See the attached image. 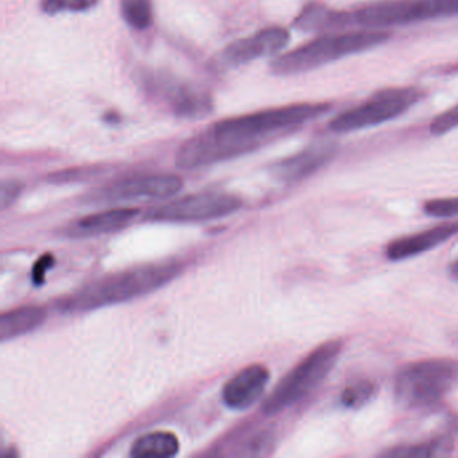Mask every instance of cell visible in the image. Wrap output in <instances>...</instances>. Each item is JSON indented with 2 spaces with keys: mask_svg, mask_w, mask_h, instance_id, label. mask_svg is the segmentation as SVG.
I'll return each mask as SVG.
<instances>
[{
  "mask_svg": "<svg viewBox=\"0 0 458 458\" xmlns=\"http://www.w3.org/2000/svg\"><path fill=\"white\" fill-rule=\"evenodd\" d=\"M329 108L328 103H299L221 120L182 144L176 165L197 170L241 157L323 116Z\"/></svg>",
  "mask_w": 458,
  "mask_h": 458,
  "instance_id": "cell-1",
  "label": "cell"
},
{
  "mask_svg": "<svg viewBox=\"0 0 458 458\" xmlns=\"http://www.w3.org/2000/svg\"><path fill=\"white\" fill-rule=\"evenodd\" d=\"M181 272V265L174 262L131 267L84 286L60 301L58 307L64 312L79 313L122 304L152 293L178 277Z\"/></svg>",
  "mask_w": 458,
  "mask_h": 458,
  "instance_id": "cell-2",
  "label": "cell"
},
{
  "mask_svg": "<svg viewBox=\"0 0 458 458\" xmlns=\"http://www.w3.org/2000/svg\"><path fill=\"white\" fill-rule=\"evenodd\" d=\"M390 39L386 31L369 30L324 34L313 41L276 58L270 71L276 76H294L315 71L327 64L380 47Z\"/></svg>",
  "mask_w": 458,
  "mask_h": 458,
  "instance_id": "cell-3",
  "label": "cell"
},
{
  "mask_svg": "<svg viewBox=\"0 0 458 458\" xmlns=\"http://www.w3.org/2000/svg\"><path fill=\"white\" fill-rule=\"evenodd\" d=\"M457 387L458 360L436 358L402 367L394 391L402 406L420 409L438 403Z\"/></svg>",
  "mask_w": 458,
  "mask_h": 458,
  "instance_id": "cell-4",
  "label": "cell"
},
{
  "mask_svg": "<svg viewBox=\"0 0 458 458\" xmlns=\"http://www.w3.org/2000/svg\"><path fill=\"white\" fill-rule=\"evenodd\" d=\"M342 352V340H329L316 347L273 388L262 404V412L273 417L304 399L328 377Z\"/></svg>",
  "mask_w": 458,
  "mask_h": 458,
  "instance_id": "cell-5",
  "label": "cell"
},
{
  "mask_svg": "<svg viewBox=\"0 0 458 458\" xmlns=\"http://www.w3.org/2000/svg\"><path fill=\"white\" fill-rule=\"evenodd\" d=\"M458 17V0H385L347 12V25L369 30Z\"/></svg>",
  "mask_w": 458,
  "mask_h": 458,
  "instance_id": "cell-6",
  "label": "cell"
},
{
  "mask_svg": "<svg viewBox=\"0 0 458 458\" xmlns=\"http://www.w3.org/2000/svg\"><path fill=\"white\" fill-rule=\"evenodd\" d=\"M136 79L152 101L179 119H203L213 112V98L198 85L152 69H139Z\"/></svg>",
  "mask_w": 458,
  "mask_h": 458,
  "instance_id": "cell-7",
  "label": "cell"
},
{
  "mask_svg": "<svg viewBox=\"0 0 458 458\" xmlns=\"http://www.w3.org/2000/svg\"><path fill=\"white\" fill-rule=\"evenodd\" d=\"M422 96L423 93L415 88L377 90L363 103L334 117L328 128L335 133H348L385 124L406 114Z\"/></svg>",
  "mask_w": 458,
  "mask_h": 458,
  "instance_id": "cell-8",
  "label": "cell"
},
{
  "mask_svg": "<svg viewBox=\"0 0 458 458\" xmlns=\"http://www.w3.org/2000/svg\"><path fill=\"white\" fill-rule=\"evenodd\" d=\"M242 200L227 192H198L155 208L146 218L157 222H206L237 213Z\"/></svg>",
  "mask_w": 458,
  "mask_h": 458,
  "instance_id": "cell-9",
  "label": "cell"
},
{
  "mask_svg": "<svg viewBox=\"0 0 458 458\" xmlns=\"http://www.w3.org/2000/svg\"><path fill=\"white\" fill-rule=\"evenodd\" d=\"M182 187L183 181L174 174H138L101 187L92 199L98 203L163 200L178 194Z\"/></svg>",
  "mask_w": 458,
  "mask_h": 458,
  "instance_id": "cell-10",
  "label": "cell"
},
{
  "mask_svg": "<svg viewBox=\"0 0 458 458\" xmlns=\"http://www.w3.org/2000/svg\"><path fill=\"white\" fill-rule=\"evenodd\" d=\"M291 36L281 26H270L246 38L237 39L225 47L219 55L218 65L222 68H238L262 57L276 55L285 49Z\"/></svg>",
  "mask_w": 458,
  "mask_h": 458,
  "instance_id": "cell-11",
  "label": "cell"
},
{
  "mask_svg": "<svg viewBox=\"0 0 458 458\" xmlns=\"http://www.w3.org/2000/svg\"><path fill=\"white\" fill-rule=\"evenodd\" d=\"M336 154V144L318 141L297 152L296 155L276 163L272 167V173L284 182L304 181L328 165Z\"/></svg>",
  "mask_w": 458,
  "mask_h": 458,
  "instance_id": "cell-12",
  "label": "cell"
},
{
  "mask_svg": "<svg viewBox=\"0 0 458 458\" xmlns=\"http://www.w3.org/2000/svg\"><path fill=\"white\" fill-rule=\"evenodd\" d=\"M269 369L262 364H251L234 375L222 390L224 403L232 410H246L253 406L267 388Z\"/></svg>",
  "mask_w": 458,
  "mask_h": 458,
  "instance_id": "cell-13",
  "label": "cell"
},
{
  "mask_svg": "<svg viewBox=\"0 0 458 458\" xmlns=\"http://www.w3.org/2000/svg\"><path fill=\"white\" fill-rule=\"evenodd\" d=\"M457 233L458 222H454V224L438 225L417 234L404 235L388 243L386 248V256L390 261L395 262L412 259L426 251L433 250L437 246L454 237Z\"/></svg>",
  "mask_w": 458,
  "mask_h": 458,
  "instance_id": "cell-14",
  "label": "cell"
},
{
  "mask_svg": "<svg viewBox=\"0 0 458 458\" xmlns=\"http://www.w3.org/2000/svg\"><path fill=\"white\" fill-rule=\"evenodd\" d=\"M138 216V208H114L90 214L69 224L64 229V235L71 238H88L109 234L130 226Z\"/></svg>",
  "mask_w": 458,
  "mask_h": 458,
  "instance_id": "cell-15",
  "label": "cell"
},
{
  "mask_svg": "<svg viewBox=\"0 0 458 458\" xmlns=\"http://www.w3.org/2000/svg\"><path fill=\"white\" fill-rule=\"evenodd\" d=\"M293 26L297 30L310 33L348 28L347 12H339L318 2H310L297 15Z\"/></svg>",
  "mask_w": 458,
  "mask_h": 458,
  "instance_id": "cell-16",
  "label": "cell"
},
{
  "mask_svg": "<svg viewBox=\"0 0 458 458\" xmlns=\"http://www.w3.org/2000/svg\"><path fill=\"white\" fill-rule=\"evenodd\" d=\"M47 316L42 307H22L4 313L0 318V340L6 343L36 331L45 323Z\"/></svg>",
  "mask_w": 458,
  "mask_h": 458,
  "instance_id": "cell-17",
  "label": "cell"
},
{
  "mask_svg": "<svg viewBox=\"0 0 458 458\" xmlns=\"http://www.w3.org/2000/svg\"><path fill=\"white\" fill-rule=\"evenodd\" d=\"M179 452V439L171 431H151L136 439L131 455L139 458H168Z\"/></svg>",
  "mask_w": 458,
  "mask_h": 458,
  "instance_id": "cell-18",
  "label": "cell"
},
{
  "mask_svg": "<svg viewBox=\"0 0 458 458\" xmlns=\"http://www.w3.org/2000/svg\"><path fill=\"white\" fill-rule=\"evenodd\" d=\"M449 436H438L418 444L402 445L380 453V457L387 458H436L446 457L454 449Z\"/></svg>",
  "mask_w": 458,
  "mask_h": 458,
  "instance_id": "cell-19",
  "label": "cell"
},
{
  "mask_svg": "<svg viewBox=\"0 0 458 458\" xmlns=\"http://www.w3.org/2000/svg\"><path fill=\"white\" fill-rule=\"evenodd\" d=\"M120 13L133 30L146 31L154 25L152 0H120Z\"/></svg>",
  "mask_w": 458,
  "mask_h": 458,
  "instance_id": "cell-20",
  "label": "cell"
},
{
  "mask_svg": "<svg viewBox=\"0 0 458 458\" xmlns=\"http://www.w3.org/2000/svg\"><path fill=\"white\" fill-rule=\"evenodd\" d=\"M377 385L371 379H356L343 388L340 403L351 410H359L377 396Z\"/></svg>",
  "mask_w": 458,
  "mask_h": 458,
  "instance_id": "cell-21",
  "label": "cell"
},
{
  "mask_svg": "<svg viewBox=\"0 0 458 458\" xmlns=\"http://www.w3.org/2000/svg\"><path fill=\"white\" fill-rule=\"evenodd\" d=\"M98 0H41V10L47 15L61 13H85L95 9Z\"/></svg>",
  "mask_w": 458,
  "mask_h": 458,
  "instance_id": "cell-22",
  "label": "cell"
},
{
  "mask_svg": "<svg viewBox=\"0 0 458 458\" xmlns=\"http://www.w3.org/2000/svg\"><path fill=\"white\" fill-rule=\"evenodd\" d=\"M426 216L433 218H453L458 216V197L430 199L423 205Z\"/></svg>",
  "mask_w": 458,
  "mask_h": 458,
  "instance_id": "cell-23",
  "label": "cell"
},
{
  "mask_svg": "<svg viewBox=\"0 0 458 458\" xmlns=\"http://www.w3.org/2000/svg\"><path fill=\"white\" fill-rule=\"evenodd\" d=\"M458 128V104L434 117L430 123V133L434 136L446 135Z\"/></svg>",
  "mask_w": 458,
  "mask_h": 458,
  "instance_id": "cell-24",
  "label": "cell"
},
{
  "mask_svg": "<svg viewBox=\"0 0 458 458\" xmlns=\"http://www.w3.org/2000/svg\"><path fill=\"white\" fill-rule=\"evenodd\" d=\"M23 184L17 181H4L2 183V195H0V206L6 211L22 192Z\"/></svg>",
  "mask_w": 458,
  "mask_h": 458,
  "instance_id": "cell-25",
  "label": "cell"
},
{
  "mask_svg": "<svg viewBox=\"0 0 458 458\" xmlns=\"http://www.w3.org/2000/svg\"><path fill=\"white\" fill-rule=\"evenodd\" d=\"M55 264V257L47 254V256L41 257L37 261L36 267L33 270V281L36 285H41L45 283V277H47V272Z\"/></svg>",
  "mask_w": 458,
  "mask_h": 458,
  "instance_id": "cell-26",
  "label": "cell"
},
{
  "mask_svg": "<svg viewBox=\"0 0 458 458\" xmlns=\"http://www.w3.org/2000/svg\"><path fill=\"white\" fill-rule=\"evenodd\" d=\"M449 273L453 280L458 281V259L450 265Z\"/></svg>",
  "mask_w": 458,
  "mask_h": 458,
  "instance_id": "cell-27",
  "label": "cell"
}]
</instances>
